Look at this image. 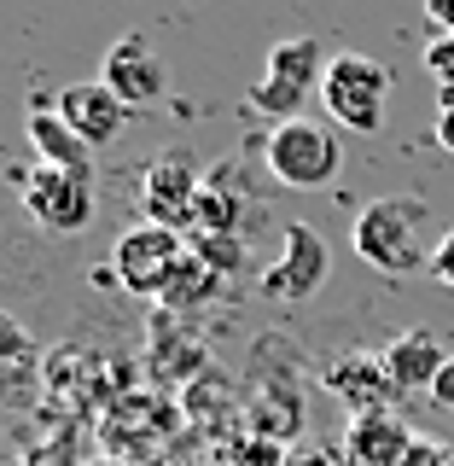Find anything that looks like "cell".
Returning a JSON list of instances; mask_svg holds the SVG:
<instances>
[{"label": "cell", "instance_id": "obj_1", "mask_svg": "<svg viewBox=\"0 0 454 466\" xmlns=\"http://www.w3.org/2000/svg\"><path fill=\"white\" fill-rule=\"evenodd\" d=\"M437 216L426 198H408V193H390V198H373L368 210L356 216L349 228V245H356L361 262H373L378 274H414V268H431L437 245Z\"/></svg>", "mask_w": 454, "mask_h": 466}, {"label": "cell", "instance_id": "obj_2", "mask_svg": "<svg viewBox=\"0 0 454 466\" xmlns=\"http://www.w3.org/2000/svg\"><path fill=\"white\" fill-rule=\"evenodd\" d=\"M332 58H327V41L315 35H286L268 47V70H262V82L251 87V106L262 116H274V128L280 123H298L303 106L320 99V82H327Z\"/></svg>", "mask_w": 454, "mask_h": 466}, {"label": "cell", "instance_id": "obj_3", "mask_svg": "<svg viewBox=\"0 0 454 466\" xmlns=\"http://www.w3.org/2000/svg\"><path fill=\"white\" fill-rule=\"evenodd\" d=\"M262 157H268V175L280 187H291V193H320V187H332L338 169H344V140L332 135L327 123L298 116V123L268 128Z\"/></svg>", "mask_w": 454, "mask_h": 466}, {"label": "cell", "instance_id": "obj_4", "mask_svg": "<svg viewBox=\"0 0 454 466\" xmlns=\"http://www.w3.org/2000/svg\"><path fill=\"white\" fill-rule=\"evenodd\" d=\"M320 106L332 111L338 128L356 135H378L390 111V70L368 53H332V70L320 82Z\"/></svg>", "mask_w": 454, "mask_h": 466}, {"label": "cell", "instance_id": "obj_5", "mask_svg": "<svg viewBox=\"0 0 454 466\" xmlns=\"http://www.w3.org/2000/svg\"><path fill=\"white\" fill-rule=\"evenodd\" d=\"M187 251H193V245H187L175 228L135 222L123 239H116V251H111V274H116V286H123V291L164 303V291L175 280V268L187 262Z\"/></svg>", "mask_w": 454, "mask_h": 466}, {"label": "cell", "instance_id": "obj_6", "mask_svg": "<svg viewBox=\"0 0 454 466\" xmlns=\"http://www.w3.org/2000/svg\"><path fill=\"white\" fill-rule=\"evenodd\" d=\"M204 175L187 152H164L152 169L140 175V204H146V222H157V228H175V233H187V228H198V198H204Z\"/></svg>", "mask_w": 454, "mask_h": 466}, {"label": "cell", "instance_id": "obj_7", "mask_svg": "<svg viewBox=\"0 0 454 466\" xmlns=\"http://www.w3.org/2000/svg\"><path fill=\"white\" fill-rule=\"evenodd\" d=\"M24 210H29V222L47 228V233H82L99 210V193L87 175H65V169L41 164L35 175H24Z\"/></svg>", "mask_w": 454, "mask_h": 466}, {"label": "cell", "instance_id": "obj_8", "mask_svg": "<svg viewBox=\"0 0 454 466\" xmlns=\"http://www.w3.org/2000/svg\"><path fill=\"white\" fill-rule=\"evenodd\" d=\"M327 280H332L327 239H320L309 222H286L280 257H274L268 274H262V291H268V298H286V303H303V298H315Z\"/></svg>", "mask_w": 454, "mask_h": 466}, {"label": "cell", "instance_id": "obj_9", "mask_svg": "<svg viewBox=\"0 0 454 466\" xmlns=\"http://www.w3.org/2000/svg\"><path fill=\"white\" fill-rule=\"evenodd\" d=\"M99 82H106L128 111H135V106H157V99L169 94V70H164V58H157V47L140 35V29H128V35L111 41Z\"/></svg>", "mask_w": 454, "mask_h": 466}, {"label": "cell", "instance_id": "obj_10", "mask_svg": "<svg viewBox=\"0 0 454 466\" xmlns=\"http://www.w3.org/2000/svg\"><path fill=\"white\" fill-rule=\"evenodd\" d=\"M53 111L65 116L87 146H111L116 135H123V123H128V106L111 94L106 82H70V87H58V106Z\"/></svg>", "mask_w": 454, "mask_h": 466}, {"label": "cell", "instance_id": "obj_11", "mask_svg": "<svg viewBox=\"0 0 454 466\" xmlns=\"http://www.w3.org/2000/svg\"><path fill=\"white\" fill-rule=\"evenodd\" d=\"M349 461L356 466H408L414 461V431L402 426L390 408L349 420Z\"/></svg>", "mask_w": 454, "mask_h": 466}, {"label": "cell", "instance_id": "obj_12", "mask_svg": "<svg viewBox=\"0 0 454 466\" xmlns=\"http://www.w3.org/2000/svg\"><path fill=\"white\" fill-rule=\"evenodd\" d=\"M29 140H35V157L47 169H65V175H87L94 181V146H87L76 128L65 123L58 111H47V106H35L29 111Z\"/></svg>", "mask_w": 454, "mask_h": 466}, {"label": "cell", "instance_id": "obj_13", "mask_svg": "<svg viewBox=\"0 0 454 466\" xmlns=\"http://www.w3.org/2000/svg\"><path fill=\"white\" fill-rule=\"evenodd\" d=\"M378 361H385V373L397 379V390H431L437 373L449 368V350L437 344L431 332H402Z\"/></svg>", "mask_w": 454, "mask_h": 466}, {"label": "cell", "instance_id": "obj_14", "mask_svg": "<svg viewBox=\"0 0 454 466\" xmlns=\"http://www.w3.org/2000/svg\"><path fill=\"white\" fill-rule=\"evenodd\" d=\"M327 385L338 390V397L356 408V414H373V408H385V397H397V379L385 373V361L373 356H344L327 368Z\"/></svg>", "mask_w": 454, "mask_h": 466}, {"label": "cell", "instance_id": "obj_15", "mask_svg": "<svg viewBox=\"0 0 454 466\" xmlns=\"http://www.w3.org/2000/svg\"><path fill=\"white\" fill-rule=\"evenodd\" d=\"M216 291H222V268H210L198 251H187V262L175 268V280H169V291H164V315L198 309V303H210Z\"/></svg>", "mask_w": 454, "mask_h": 466}, {"label": "cell", "instance_id": "obj_16", "mask_svg": "<svg viewBox=\"0 0 454 466\" xmlns=\"http://www.w3.org/2000/svg\"><path fill=\"white\" fill-rule=\"evenodd\" d=\"M426 70H431L443 87H454V35H437L431 47H426Z\"/></svg>", "mask_w": 454, "mask_h": 466}, {"label": "cell", "instance_id": "obj_17", "mask_svg": "<svg viewBox=\"0 0 454 466\" xmlns=\"http://www.w3.org/2000/svg\"><path fill=\"white\" fill-rule=\"evenodd\" d=\"M431 274L454 291V228H443V239H437V257H431Z\"/></svg>", "mask_w": 454, "mask_h": 466}, {"label": "cell", "instance_id": "obj_18", "mask_svg": "<svg viewBox=\"0 0 454 466\" xmlns=\"http://www.w3.org/2000/svg\"><path fill=\"white\" fill-rule=\"evenodd\" d=\"M426 18L437 24V35H454V0H431V6H426Z\"/></svg>", "mask_w": 454, "mask_h": 466}, {"label": "cell", "instance_id": "obj_19", "mask_svg": "<svg viewBox=\"0 0 454 466\" xmlns=\"http://www.w3.org/2000/svg\"><path fill=\"white\" fill-rule=\"evenodd\" d=\"M431 397L443 402V408H454V356H449V368L437 373V385H431Z\"/></svg>", "mask_w": 454, "mask_h": 466}, {"label": "cell", "instance_id": "obj_20", "mask_svg": "<svg viewBox=\"0 0 454 466\" xmlns=\"http://www.w3.org/2000/svg\"><path fill=\"white\" fill-rule=\"evenodd\" d=\"M437 140H443V152H454V111L437 116Z\"/></svg>", "mask_w": 454, "mask_h": 466}, {"label": "cell", "instance_id": "obj_21", "mask_svg": "<svg viewBox=\"0 0 454 466\" xmlns=\"http://www.w3.org/2000/svg\"><path fill=\"white\" fill-rule=\"evenodd\" d=\"M24 466H47V461H24Z\"/></svg>", "mask_w": 454, "mask_h": 466}]
</instances>
